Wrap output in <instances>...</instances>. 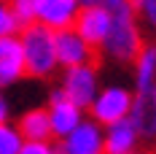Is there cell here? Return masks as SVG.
<instances>
[{"label":"cell","instance_id":"obj_6","mask_svg":"<svg viewBox=\"0 0 156 154\" xmlns=\"http://www.w3.org/2000/svg\"><path fill=\"white\" fill-rule=\"evenodd\" d=\"M110 16H113V11H110L105 3L86 6V8H81V11H78L73 27L78 30V35H81L89 46H100V43H102V38L108 35Z\"/></svg>","mask_w":156,"mask_h":154},{"label":"cell","instance_id":"obj_5","mask_svg":"<svg viewBox=\"0 0 156 154\" xmlns=\"http://www.w3.org/2000/svg\"><path fill=\"white\" fill-rule=\"evenodd\" d=\"M62 154H105V138L102 124L81 119L78 127H73L62 138Z\"/></svg>","mask_w":156,"mask_h":154},{"label":"cell","instance_id":"obj_17","mask_svg":"<svg viewBox=\"0 0 156 154\" xmlns=\"http://www.w3.org/2000/svg\"><path fill=\"white\" fill-rule=\"evenodd\" d=\"M19 30H22V24L16 22L11 6H8L5 0H0V38H5V35H16Z\"/></svg>","mask_w":156,"mask_h":154},{"label":"cell","instance_id":"obj_10","mask_svg":"<svg viewBox=\"0 0 156 154\" xmlns=\"http://www.w3.org/2000/svg\"><path fill=\"white\" fill-rule=\"evenodd\" d=\"M129 119L135 122L140 138H156V84L137 89V95L132 97Z\"/></svg>","mask_w":156,"mask_h":154},{"label":"cell","instance_id":"obj_2","mask_svg":"<svg viewBox=\"0 0 156 154\" xmlns=\"http://www.w3.org/2000/svg\"><path fill=\"white\" fill-rule=\"evenodd\" d=\"M19 43H22V54H24V73L35 78H48L57 68V46H54V30L41 24V22H32L22 27L19 35Z\"/></svg>","mask_w":156,"mask_h":154},{"label":"cell","instance_id":"obj_21","mask_svg":"<svg viewBox=\"0 0 156 154\" xmlns=\"http://www.w3.org/2000/svg\"><path fill=\"white\" fill-rule=\"evenodd\" d=\"M102 3H105L108 8H119V6H126L129 0H102Z\"/></svg>","mask_w":156,"mask_h":154},{"label":"cell","instance_id":"obj_20","mask_svg":"<svg viewBox=\"0 0 156 154\" xmlns=\"http://www.w3.org/2000/svg\"><path fill=\"white\" fill-rule=\"evenodd\" d=\"M8 116H11V106H8V100L0 95V122H8Z\"/></svg>","mask_w":156,"mask_h":154},{"label":"cell","instance_id":"obj_3","mask_svg":"<svg viewBox=\"0 0 156 154\" xmlns=\"http://www.w3.org/2000/svg\"><path fill=\"white\" fill-rule=\"evenodd\" d=\"M97 89H100V78H97V70H94L92 62H81V65H73V68H65L62 92L78 108L92 106Z\"/></svg>","mask_w":156,"mask_h":154},{"label":"cell","instance_id":"obj_1","mask_svg":"<svg viewBox=\"0 0 156 154\" xmlns=\"http://www.w3.org/2000/svg\"><path fill=\"white\" fill-rule=\"evenodd\" d=\"M110 11H113L110 27L100 46H102L108 60L132 62L137 57V51L143 49V35H140V27H137V19H135V8L126 3V6L110 8Z\"/></svg>","mask_w":156,"mask_h":154},{"label":"cell","instance_id":"obj_11","mask_svg":"<svg viewBox=\"0 0 156 154\" xmlns=\"http://www.w3.org/2000/svg\"><path fill=\"white\" fill-rule=\"evenodd\" d=\"M22 76H24L22 43H19L16 35H5V38H0V89L11 87Z\"/></svg>","mask_w":156,"mask_h":154},{"label":"cell","instance_id":"obj_12","mask_svg":"<svg viewBox=\"0 0 156 154\" xmlns=\"http://www.w3.org/2000/svg\"><path fill=\"white\" fill-rule=\"evenodd\" d=\"M102 138H105V154H126V152H135L137 149L140 133H137L135 122L129 116H124L119 122L105 124Z\"/></svg>","mask_w":156,"mask_h":154},{"label":"cell","instance_id":"obj_7","mask_svg":"<svg viewBox=\"0 0 156 154\" xmlns=\"http://www.w3.org/2000/svg\"><path fill=\"white\" fill-rule=\"evenodd\" d=\"M46 111H48V122H51V135H57V138H65L83 119V108H78L73 100H67L62 87L51 92V103Z\"/></svg>","mask_w":156,"mask_h":154},{"label":"cell","instance_id":"obj_8","mask_svg":"<svg viewBox=\"0 0 156 154\" xmlns=\"http://www.w3.org/2000/svg\"><path fill=\"white\" fill-rule=\"evenodd\" d=\"M54 46H57V62L62 68H73L81 62L92 60V49L76 27H62V30H54Z\"/></svg>","mask_w":156,"mask_h":154},{"label":"cell","instance_id":"obj_18","mask_svg":"<svg viewBox=\"0 0 156 154\" xmlns=\"http://www.w3.org/2000/svg\"><path fill=\"white\" fill-rule=\"evenodd\" d=\"M129 6L156 30V0H129Z\"/></svg>","mask_w":156,"mask_h":154},{"label":"cell","instance_id":"obj_9","mask_svg":"<svg viewBox=\"0 0 156 154\" xmlns=\"http://www.w3.org/2000/svg\"><path fill=\"white\" fill-rule=\"evenodd\" d=\"M78 11H81L78 0H35V22L51 30L73 27Z\"/></svg>","mask_w":156,"mask_h":154},{"label":"cell","instance_id":"obj_19","mask_svg":"<svg viewBox=\"0 0 156 154\" xmlns=\"http://www.w3.org/2000/svg\"><path fill=\"white\" fill-rule=\"evenodd\" d=\"M19 154H57L48 141H24Z\"/></svg>","mask_w":156,"mask_h":154},{"label":"cell","instance_id":"obj_23","mask_svg":"<svg viewBox=\"0 0 156 154\" xmlns=\"http://www.w3.org/2000/svg\"><path fill=\"white\" fill-rule=\"evenodd\" d=\"M126 154H137V152H126Z\"/></svg>","mask_w":156,"mask_h":154},{"label":"cell","instance_id":"obj_13","mask_svg":"<svg viewBox=\"0 0 156 154\" xmlns=\"http://www.w3.org/2000/svg\"><path fill=\"white\" fill-rule=\"evenodd\" d=\"M19 133L24 141H48L51 138V122L46 108H32L19 119Z\"/></svg>","mask_w":156,"mask_h":154},{"label":"cell","instance_id":"obj_22","mask_svg":"<svg viewBox=\"0 0 156 154\" xmlns=\"http://www.w3.org/2000/svg\"><path fill=\"white\" fill-rule=\"evenodd\" d=\"M97 3H102V0H78L81 8H86V6H97Z\"/></svg>","mask_w":156,"mask_h":154},{"label":"cell","instance_id":"obj_4","mask_svg":"<svg viewBox=\"0 0 156 154\" xmlns=\"http://www.w3.org/2000/svg\"><path fill=\"white\" fill-rule=\"evenodd\" d=\"M92 119L100 124H110L129 116V108H132V92L124 87H105V89H97L92 100Z\"/></svg>","mask_w":156,"mask_h":154},{"label":"cell","instance_id":"obj_15","mask_svg":"<svg viewBox=\"0 0 156 154\" xmlns=\"http://www.w3.org/2000/svg\"><path fill=\"white\" fill-rule=\"evenodd\" d=\"M22 143H24V138H22L19 127L0 122V154H19Z\"/></svg>","mask_w":156,"mask_h":154},{"label":"cell","instance_id":"obj_16","mask_svg":"<svg viewBox=\"0 0 156 154\" xmlns=\"http://www.w3.org/2000/svg\"><path fill=\"white\" fill-rule=\"evenodd\" d=\"M8 6H11L16 22H19L22 27L35 22V0H8Z\"/></svg>","mask_w":156,"mask_h":154},{"label":"cell","instance_id":"obj_14","mask_svg":"<svg viewBox=\"0 0 156 154\" xmlns=\"http://www.w3.org/2000/svg\"><path fill=\"white\" fill-rule=\"evenodd\" d=\"M132 62H135V89L156 84V46H143Z\"/></svg>","mask_w":156,"mask_h":154}]
</instances>
